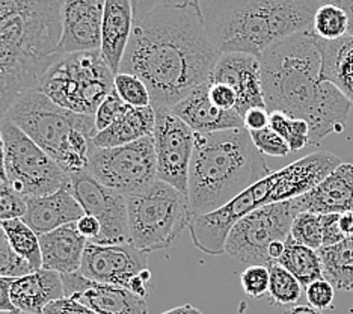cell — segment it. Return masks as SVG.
Instances as JSON below:
<instances>
[{"mask_svg":"<svg viewBox=\"0 0 353 314\" xmlns=\"http://www.w3.org/2000/svg\"><path fill=\"white\" fill-rule=\"evenodd\" d=\"M30 272L32 269L28 262L15 254L2 227V222H0V277L19 278Z\"/></svg>","mask_w":353,"mask_h":314,"instance_id":"obj_34","label":"cell"},{"mask_svg":"<svg viewBox=\"0 0 353 314\" xmlns=\"http://www.w3.org/2000/svg\"><path fill=\"white\" fill-rule=\"evenodd\" d=\"M302 212L317 215L353 213V164H341L317 186L298 197Z\"/></svg>","mask_w":353,"mask_h":314,"instance_id":"obj_18","label":"cell"},{"mask_svg":"<svg viewBox=\"0 0 353 314\" xmlns=\"http://www.w3.org/2000/svg\"><path fill=\"white\" fill-rule=\"evenodd\" d=\"M269 127L285 139L292 151H299L310 144V126L305 119L274 110L269 112Z\"/></svg>","mask_w":353,"mask_h":314,"instance_id":"obj_30","label":"cell"},{"mask_svg":"<svg viewBox=\"0 0 353 314\" xmlns=\"http://www.w3.org/2000/svg\"><path fill=\"white\" fill-rule=\"evenodd\" d=\"M270 283H269V300L274 305H293L301 300L302 284L292 272H288L278 263L269 266Z\"/></svg>","mask_w":353,"mask_h":314,"instance_id":"obj_29","label":"cell"},{"mask_svg":"<svg viewBox=\"0 0 353 314\" xmlns=\"http://www.w3.org/2000/svg\"><path fill=\"white\" fill-rule=\"evenodd\" d=\"M252 142L263 156H270V157H285L288 153H292L288 144L284 138L272 130L270 127L263 128V130L250 132Z\"/></svg>","mask_w":353,"mask_h":314,"instance_id":"obj_36","label":"cell"},{"mask_svg":"<svg viewBox=\"0 0 353 314\" xmlns=\"http://www.w3.org/2000/svg\"><path fill=\"white\" fill-rule=\"evenodd\" d=\"M125 201L132 244L147 253L171 248L194 219L188 197L159 179Z\"/></svg>","mask_w":353,"mask_h":314,"instance_id":"obj_8","label":"cell"},{"mask_svg":"<svg viewBox=\"0 0 353 314\" xmlns=\"http://www.w3.org/2000/svg\"><path fill=\"white\" fill-rule=\"evenodd\" d=\"M88 171L104 186L124 197L147 190L157 181L152 136L112 148H100L92 144Z\"/></svg>","mask_w":353,"mask_h":314,"instance_id":"obj_11","label":"cell"},{"mask_svg":"<svg viewBox=\"0 0 353 314\" xmlns=\"http://www.w3.org/2000/svg\"><path fill=\"white\" fill-rule=\"evenodd\" d=\"M65 297L61 273L39 269L14 278L11 300L20 313L43 314L47 305Z\"/></svg>","mask_w":353,"mask_h":314,"instance_id":"obj_23","label":"cell"},{"mask_svg":"<svg viewBox=\"0 0 353 314\" xmlns=\"http://www.w3.org/2000/svg\"><path fill=\"white\" fill-rule=\"evenodd\" d=\"M322 3L336 5V6H340L344 12H346L347 19H349L347 35L353 37V0H322Z\"/></svg>","mask_w":353,"mask_h":314,"instance_id":"obj_47","label":"cell"},{"mask_svg":"<svg viewBox=\"0 0 353 314\" xmlns=\"http://www.w3.org/2000/svg\"><path fill=\"white\" fill-rule=\"evenodd\" d=\"M26 208V198L11 188L8 181H0V222L23 217Z\"/></svg>","mask_w":353,"mask_h":314,"instance_id":"obj_35","label":"cell"},{"mask_svg":"<svg viewBox=\"0 0 353 314\" xmlns=\"http://www.w3.org/2000/svg\"><path fill=\"white\" fill-rule=\"evenodd\" d=\"M43 314H99L91 308H88L86 305L77 302L73 297H62L47 305Z\"/></svg>","mask_w":353,"mask_h":314,"instance_id":"obj_41","label":"cell"},{"mask_svg":"<svg viewBox=\"0 0 353 314\" xmlns=\"http://www.w3.org/2000/svg\"><path fill=\"white\" fill-rule=\"evenodd\" d=\"M156 126L152 132L157 179L179 189L188 197V181L195 132L171 109H154Z\"/></svg>","mask_w":353,"mask_h":314,"instance_id":"obj_14","label":"cell"},{"mask_svg":"<svg viewBox=\"0 0 353 314\" xmlns=\"http://www.w3.org/2000/svg\"><path fill=\"white\" fill-rule=\"evenodd\" d=\"M210 84H225L236 91V112L243 117L252 108H266L260 58L250 53H222L212 71Z\"/></svg>","mask_w":353,"mask_h":314,"instance_id":"obj_15","label":"cell"},{"mask_svg":"<svg viewBox=\"0 0 353 314\" xmlns=\"http://www.w3.org/2000/svg\"><path fill=\"white\" fill-rule=\"evenodd\" d=\"M14 278L0 277V313H17L11 300V286Z\"/></svg>","mask_w":353,"mask_h":314,"instance_id":"obj_45","label":"cell"},{"mask_svg":"<svg viewBox=\"0 0 353 314\" xmlns=\"http://www.w3.org/2000/svg\"><path fill=\"white\" fill-rule=\"evenodd\" d=\"M0 181H8L5 171V142L2 130H0Z\"/></svg>","mask_w":353,"mask_h":314,"instance_id":"obj_52","label":"cell"},{"mask_svg":"<svg viewBox=\"0 0 353 314\" xmlns=\"http://www.w3.org/2000/svg\"><path fill=\"white\" fill-rule=\"evenodd\" d=\"M317 47L322 55L320 79L339 88L353 106V37L327 41L317 37Z\"/></svg>","mask_w":353,"mask_h":314,"instance_id":"obj_24","label":"cell"},{"mask_svg":"<svg viewBox=\"0 0 353 314\" xmlns=\"http://www.w3.org/2000/svg\"><path fill=\"white\" fill-rule=\"evenodd\" d=\"M133 6V15L134 20L143 19L151 11H154L157 6L166 3L165 0H130Z\"/></svg>","mask_w":353,"mask_h":314,"instance_id":"obj_46","label":"cell"},{"mask_svg":"<svg viewBox=\"0 0 353 314\" xmlns=\"http://www.w3.org/2000/svg\"><path fill=\"white\" fill-rule=\"evenodd\" d=\"M341 165L329 151H316L307 157L270 173L216 212L192 219L189 225L194 245L208 255L225 254V242L237 221L264 206L298 198Z\"/></svg>","mask_w":353,"mask_h":314,"instance_id":"obj_4","label":"cell"},{"mask_svg":"<svg viewBox=\"0 0 353 314\" xmlns=\"http://www.w3.org/2000/svg\"><path fill=\"white\" fill-rule=\"evenodd\" d=\"M103 11L104 0H65L59 53L100 50Z\"/></svg>","mask_w":353,"mask_h":314,"instance_id":"obj_17","label":"cell"},{"mask_svg":"<svg viewBox=\"0 0 353 314\" xmlns=\"http://www.w3.org/2000/svg\"><path fill=\"white\" fill-rule=\"evenodd\" d=\"M162 314H203V311H199L198 308L192 307L190 304H186V305H181V307H175L172 310H168Z\"/></svg>","mask_w":353,"mask_h":314,"instance_id":"obj_51","label":"cell"},{"mask_svg":"<svg viewBox=\"0 0 353 314\" xmlns=\"http://www.w3.org/2000/svg\"><path fill=\"white\" fill-rule=\"evenodd\" d=\"M148 254L133 244L97 245L88 242L79 272L94 283L124 287L147 300L151 281Z\"/></svg>","mask_w":353,"mask_h":314,"instance_id":"obj_12","label":"cell"},{"mask_svg":"<svg viewBox=\"0 0 353 314\" xmlns=\"http://www.w3.org/2000/svg\"><path fill=\"white\" fill-rule=\"evenodd\" d=\"M5 119L20 127L67 174L88 171L92 139L99 133L92 115L74 114L34 90L19 97Z\"/></svg>","mask_w":353,"mask_h":314,"instance_id":"obj_6","label":"cell"},{"mask_svg":"<svg viewBox=\"0 0 353 314\" xmlns=\"http://www.w3.org/2000/svg\"><path fill=\"white\" fill-rule=\"evenodd\" d=\"M340 230L346 237L353 236V213L340 215Z\"/></svg>","mask_w":353,"mask_h":314,"instance_id":"obj_48","label":"cell"},{"mask_svg":"<svg viewBox=\"0 0 353 314\" xmlns=\"http://www.w3.org/2000/svg\"><path fill=\"white\" fill-rule=\"evenodd\" d=\"M76 227L80 235H82L88 242H92L97 239L101 231V224L99 222V219H95L94 216H90V215H85L80 217V219L76 222Z\"/></svg>","mask_w":353,"mask_h":314,"instance_id":"obj_44","label":"cell"},{"mask_svg":"<svg viewBox=\"0 0 353 314\" xmlns=\"http://www.w3.org/2000/svg\"><path fill=\"white\" fill-rule=\"evenodd\" d=\"M290 236L298 244L319 251L323 246L322 215L312 212H301L292 224Z\"/></svg>","mask_w":353,"mask_h":314,"instance_id":"obj_32","label":"cell"},{"mask_svg":"<svg viewBox=\"0 0 353 314\" xmlns=\"http://www.w3.org/2000/svg\"><path fill=\"white\" fill-rule=\"evenodd\" d=\"M270 174L246 128L195 133L188 181L192 216H204L231 203Z\"/></svg>","mask_w":353,"mask_h":314,"instance_id":"obj_3","label":"cell"},{"mask_svg":"<svg viewBox=\"0 0 353 314\" xmlns=\"http://www.w3.org/2000/svg\"><path fill=\"white\" fill-rule=\"evenodd\" d=\"M305 293H307L310 307L316 308L319 311H323L329 307H332V302L335 297V288L325 278L311 283L307 288H305Z\"/></svg>","mask_w":353,"mask_h":314,"instance_id":"obj_39","label":"cell"},{"mask_svg":"<svg viewBox=\"0 0 353 314\" xmlns=\"http://www.w3.org/2000/svg\"><path fill=\"white\" fill-rule=\"evenodd\" d=\"M61 278L65 297H73L99 314H148L145 297L124 287L94 283L80 272L65 273Z\"/></svg>","mask_w":353,"mask_h":314,"instance_id":"obj_16","label":"cell"},{"mask_svg":"<svg viewBox=\"0 0 353 314\" xmlns=\"http://www.w3.org/2000/svg\"><path fill=\"white\" fill-rule=\"evenodd\" d=\"M43 269L65 275L80 271L88 240L80 235L76 222L39 235Z\"/></svg>","mask_w":353,"mask_h":314,"instance_id":"obj_22","label":"cell"},{"mask_svg":"<svg viewBox=\"0 0 353 314\" xmlns=\"http://www.w3.org/2000/svg\"><path fill=\"white\" fill-rule=\"evenodd\" d=\"M0 314H26V313H20V311H17V313H0Z\"/></svg>","mask_w":353,"mask_h":314,"instance_id":"obj_54","label":"cell"},{"mask_svg":"<svg viewBox=\"0 0 353 314\" xmlns=\"http://www.w3.org/2000/svg\"><path fill=\"white\" fill-rule=\"evenodd\" d=\"M298 198L264 206L234 224L225 242V254L248 266L274 263L269 246L290 235L294 217L301 213Z\"/></svg>","mask_w":353,"mask_h":314,"instance_id":"obj_10","label":"cell"},{"mask_svg":"<svg viewBox=\"0 0 353 314\" xmlns=\"http://www.w3.org/2000/svg\"><path fill=\"white\" fill-rule=\"evenodd\" d=\"M208 97H210V100L216 108H219L222 110L236 109V91L225 84H210V88H208Z\"/></svg>","mask_w":353,"mask_h":314,"instance_id":"obj_40","label":"cell"},{"mask_svg":"<svg viewBox=\"0 0 353 314\" xmlns=\"http://www.w3.org/2000/svg\"><path fill=\"white\" fill-rule=\"evenodd\" d=\"M2 227L15 254L28 262L32 272L43 269L41 246H39V237L37 233L21 217L5 221L2 222Z\"/></svg>","mask_w":353,"mask_h":314,"instance_id":"obj_28","label":"cell"},{"mask_svg":"<svg viewBox=\"0 0 353 314\" xmlns=\"http://www.w3.org/2000/svg\"><path fill=\"white\" fill-rule=\"evenodd\" d=\"M127 109V104L123 101L121 97L118 95V92L114 90L106 99L103 100V103L99 106L97 112L94 115L95 121V128L97 132H103L114 123V121L123 114V112Z\"/></svg>","mask_w":353,"mask_h":314,"instance_id":"obj_38","label":"cell"},{"mask_svg":"<svg viewBox=\"0 0 353 314\" xmlns=\"http://www.w3.org/2000/svg\"><path fill=\"white\" fill-rule=\"evenodd\" d=\"M298 278L303 288L323 278V264L316 249L298 244L290 235L285 239L284 254L276 262Z\"/></svg>","mask_w":353,"mask_h":314,"instance_id":"obj_27","label":"cell"},{"mask_svg":"<svg viewBox=\"0 0 353 314\" xmlns=\"http://www.w3.org/2000/svg\"><path fill=\"white\" fill-rule=\"evenodd\" d=\"M26 213L21 217L37 235H46L67 224H74L85 216L82 206L68 188H62L50 195L26 198Z\"/></svg>","mask_w":353,"mask_h":314,"instance_id":"obj_20","label":"cell"},{"mask_svg":"<svg viewBox=\"0 0 353 314\" xmlns=\"http://www.w3.org/2000/svg\"><path fill=\"white\" fill-rule=\"evenodd\" d=\"M284 314H323V313L310 307V305H294V307L284 311Z\"/></svg>","mask_w":353,"mask_h":314,"instance_id":"obj_50","label":"cell"},{"mask_svg":"<svg viewBox=\"0 0 353 314\" xmlns=\"http://www.w3.org/2000/svg\"><path fill=\"white\" fill-rule=\"evenodd\" d=\"M133 24L134 15L130 0H104L100 53L115 75L121 68Z\"/></svg>","mask_w":353,"mask_h":314,"instance_id":"obj_21","label":"cell"},{"mask_svg":"<svg viewBox=\"0 0 353 314\" xmlns=\"http://www.w3.org/2000/svg\"><path fill=\"white\" fill-rule=\"evenodd\" d=\"M68 190L82 206L85 215L94 216L101 224L100 236L92 240V244H132L124 195L104 186L90 171L70 174Z\"/></svg>","mask_w":353,"mask_h":314,"instance_id":"obj_13","label":"cell"},{"mask_svg":"<svg viewBox=\"0 0 353 314\" xmlns=\"http://www.w3.org/2000/svg\"><path fill=\"white\" fill-rule=\"evenodd\" d=\"M284 249H285V240L284 242H274V244L269 246L270 260L276 263L279 260V257L284 254Z\"/></svg>","mask_w":353,"mask_h":314,"instance_id":"obj_49","label":"cell"},{"mask_svg":"<svg viewBox=\"0 0 353 314\" xmlns=\"http://www.w3.org/2000/svg\"><path fill=\"white\" fill-rule=\"evenodd\" d=\"M349 19L340 6L331 3H322L314 14L312 20V32L316 37L334 41L347 35Z\"/></svg>","mask_w":353,"mask_h":314,"instance_id":"obj_31","label":"cell"},{"mask_svg":"<svg viewBox=\"0 0 353 314\" xmlns=\"http://www.w3.org/2000/svg\"><path fill=\"white\" fill-rule=\"evenodd\" d=\"M245 293L251 297H263L269 293L270 272L268 266H248L240 277Z\"/></svg>","mask_w":353,"mask_h":314,"instance_id":"obj_37","label":"cell"},{"mask_svg":"<svg viewBox=\"0 0 353 314\" xmlns=\"http://www.w3.org/2000/svg\"><path fill=\"white\" fill-rule=\"evenodd\" d=\"M115 76L100 50L67 53L44 72L38 91L63 109L94 117L103 100L115 90Z\"/></svg>","mask_w":353,"mask_h":314,"instance_id":"obj_7","label":"cell"},{"mask_svg":"<svg viewBox=\"0 0 353 314\" xmlns=\"http://www.w3.org/2000/svg\"><path fill=\"white\" fill-rule=\"evenodd\" d=\"M156 126L154 108H132L127 109L112 123L106 130L99 132L92 139L95 147L112 148L121 147L152 136Z\"/></svg>","mask_w":353,"mask_h":314,"instance_id":"obj_25","label":"cell"},{"mask_svg":"<svg viewBox=\"0 0 353 314\" xmlns=\"http://www.w3.org/2000/svg\"><path fill=\"white\" fill-rule=\"evenodd\" d=\"M243 123L248 132L263 130L269 127V110L266 108H252L243 115Z\"/></svg>","mask_w":353,"mask_h":314,"instance_id":"obj_43","label":"cell"},{"mask_svg":"<svg viewBox=\"0 0 353 314\" xmlns=\"http://www.w3.org/2000/svg\"><path fill=\"white\" fill-rule=\"evenodd\" d=\"M190 2H192V5H194V6L196 8V10L199 11V0H190ZM199 12H201V11H199Z\"/></svg>","mask_w":353,"mask_h":314,"instance_id":"obj_53","label":"cell"},{"mask_svg":"<svg viewBox=\"0 0 353 314\" xmlns=\"http://www.w3.org/2000/svg\"><path fill=\"white\" fill-rule=\"evenodd\" d=\"M322 231L323 246H332L346 239L340 230V215H322Z\"/></svg>","mask_w":353,"mask_h":314,"instance_id":"obj_42","label":"cell"},{"mask_svg":"<svg viewBox=\"0 0 353 314\" xmlns=\"http://www.w3.org/2000/svg\"><path fill=\"white\" fill-rule=\"evenodd\" d=\"M221 55L190 0L166 2L134 20L119 72L147 85L152 108L172 109L208 82Z\"/></svg>","mask_w":353,"mask_h":314,"instance_id":"obj_1","label":"cell"},{"mask_svg":"<svg viewBox=\"0 0 353 314\" xmlns=\"http://www.w3.org/2000/svg\"><path fill=\"white\" fill-rule=\"evenodd\" d=\"M322 0H199L204 28L221 53L260 56L312 28Z\"/></svg>","mask_w":353,"mask_h":314,"instance_id":"obj_2","label":"cell"},{"mask_svg":"<svg viewBox=\"0 0 353 314\" xmlns=\"http://www.w3.org/2000/svg\"><path fill=\"white\" fill-rule=\"evenodd\" d=\"M323 264V278L341 292H353V236L340 244L319 249Z\"/></svg>","mask_w":353,"mask_h":314,"instance_id":"obj_26","label":"cell"},{"mask_svg":"<svg viewBox=\"0 0 353 314\" xmlns=\"http://www.w3.org/2000/svg\"><path fill=\"white\" fill-rule=\"evenodd\" d=\"M115 91L127 106L148 108L151 106V95L147 85L139 77L127 72H118L115 76Z\"/></svg>","mask_w":353,"mask_h":314,"instance_id":"obj_33","label":"cell"},{"mask_svg":"<svg viewBox=\"0 0 353 314\" xmlns=\"http://www.w3.org/2000/svg\"><path fill=\"white\" fill-rule=\"evenodd\" d=\"M208 88H210V82L198 86L186 99L176 103L171 110L195 133H214L243 128V117H240L234 109L222 110L216 108L208 97Z\"/></svg>","mask_w":353,"mask_h":314,"instance_id":"obj_19","label":"cell"},{"mask_svg":"<svg viewBox=\"0 0 353 314\" xmlns=\"http://www.w3.org/2000/svg\"><path fill=\"white\" fill-rule=\"evenodd\" d=\"M5 142V171L11 188L25 198L44 197L68 188L70 174L8 119L0 123Z\"/></svg>","mask_w":353,"mask_h":314,"instance_id":"obj_9","label":"cell"},{"mask_svg":"<svg viewBox=\"0 0 353 314\" xmlns=\"http://www.w3.org/2000/svg\"><path fill=\"white\" fill-rule=\"evenodd\" d=\"M260 66L266 109L308 121L323 86L322 55L312 28L269 47Z\"/></svg>","mask_w":353,"mask_h":314,"instance_id":"obj_5","label":"cell"}]
</instances>
